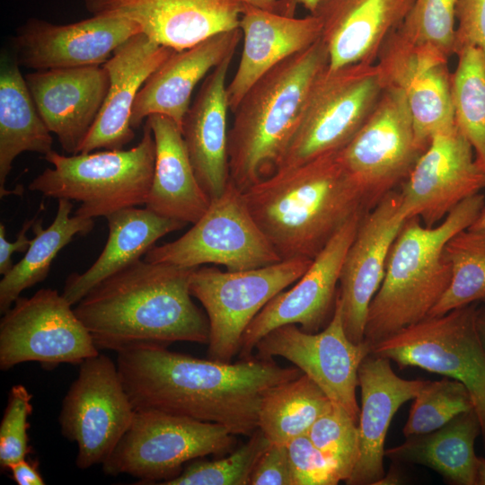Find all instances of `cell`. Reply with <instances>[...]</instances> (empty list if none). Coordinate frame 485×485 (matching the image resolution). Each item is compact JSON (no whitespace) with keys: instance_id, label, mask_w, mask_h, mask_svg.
Masks as SVG:
<instances>
[{"instance_id":"1","label":"cell","mask_w":485,"mask_h":485,"mask_svg":"<svg viewBox=\"0 0 485 485\" xmlns=\"http://www.w3.org/2000/svg\"><path fill=\"white\" fill-rule=\"evenodd\" d=\"M118 371L136 410H154L225 427L251 436L262 398L299 377L297 367L251 356L235 363L202 359L145 345L117 352Z\"/></svg>"},{"instance_id":"2","label":"cell","mask_w":485,"mask_h":485,"mask_svg":"<svg viewBox=\"0 0 485 485\" xmlns=\"http://www.w3.org/2000/svg\"><path fill=\"white\" fill-rule=\"evenodd\" d=\"M194 269L139 259L96 284L75 313L99 350L177 341L207 345V314L190 292Z\"/></svg>"},{"instance_id":"3","label":"cell","mask_w":485,"mask_h":485,"mask_svg":"<svg viewBox=\"0 0 485 485\" xmlns=\"http://www.w3.org/2000/svg\"><path fill=\"white\" fill-rule=\"evenodd\" d=\"M338 152L278 170L242 192L282 260H313L348 220L369 211Z\"/></svg>"},{"instance_id":"4","label":"cell","mask_w":485,"mask_h":485,"mask_svg":"<svg viewBox=\"0 0 485 485\" xmlns=\"http://www.w3.org/2000/svg\"><path fill=\"white\" fill-rule=\"evenodd\" d=\"M329 66L320 38L261 76L233 112L230 181L245 191L277 172L313 84Z\"/></svg>"},{"instance_id":"5","label":"cell","mask_w":485,"mask_h":485,"mask_svg":"<svg viewBox=\"0 0 485 485\" xmlns=\"http://www.w3.org/2000/svg\"><path fill=\"white\" fill-rule=\"evenodd\" d=\"M477 193L457 205L435 226L419 216L403 224L389 252L384 280L373 298L364 340L371 346L428 317L452 278L446 242L468 228L484 207Z\"/></svg>"},{"instance_id":"6","label":"cell","mask_w":485,"mask_h":485,"mask_svg":"<svg viewBox=\"0 0 485 485\" xmlns=\"http://www.w3.org/2000/svg\"><path fill=\"white\" fill-rule=\"evenodd\" d=\"M44 158L53 167L32 180L29 190L80 202L75 215L93 219L146 204L154 172L155 144L145 123L140 141L130 149L70 155L52 150Z\"/></svg>"},{"instance_id":"7","label":"cell","mask_w":485,"mask_h":485,"mask_svg":"<svg viewBox=\"0 0 485 485\" xmlns=\"http://www.w3.org/2000/svg\"><path fill=\"white\" fill-rule=\"evenodd\" d=\"M384 88L376 63L328 66L311 87L278 170L343 148L364 124Z\"/></svg>"},{"instance_id":"8","label":"cell","mask_w":485,"mask_h":485,"mask_svg":"<svg viewBox=\"0 0 485 485\" xmlns=\"http://www.w3.org/2000/svg\"><path fill=\"white\" fill-rule=\"evenodd\" d=\"M480 302L428 316L371 348L400 369L419 367L462 383L479 418L485 449V348L477 330Z\"/></svg>"},{"instance_id":"9","label":"cell","mask_w":485,"mask_h":485,"mask_svg":"<svg viewBox=\"0 0 485 485\" xmlns=\"http://www.w3.org/2000/svg\"><path fill=\"white\" fill-rule=\"evenodd\" d=\"M234 444V435L222 425L139 410L101 466L106 475L127 474L139 484H162L177 477L185 463L230 451Z\"/></svg>"},{"instance_id":"10","label":"cell","mask_w":485,"mask_h":485,"mask_svg":"<svg viewBox=\"0 0 485 485\" xmlns=\"http://www.w3.org/2000/svg\"><path fill=\"white\" fill-rule=\"evenodd\" d=\"M313 260L297 258L240 271L199 266L191 273L190 292L209 323L207 357L231 362L254 317L279 292L296 282Z\"/></svg>"},{"instance_id":"11","label":"cell","mask_w":485,"mask_h":485,"mask_svg":"<svg viewBox=\"0 0 485 485\" xmlns=\"http://www.w3.org/2000/svg\"><path fill=\"white\" fill-rule=\"evenodd\" d=\"M144 260L186 268L214 264L230 271L282 260L254 220L242 191L231 181L190 230L172 242L154 245Z\"/></svg>"},{"instance_id":"12","label":"cell","mask_w":485,"mask_h":485,"mask_svg":"<svg viewBox=\"0 0 485 485\" xmlns=\"http://www.w3.org/2000/svg\"><path fill=\"white\" fill-rule=\"evenodd\" d=\"M72 304L57 290L19 296L0 321V369L38 362L45 369L80 365L99 354Z\"/></svg>"},{"instance_id":"13","label":"cell","mask_w":485,"mask_h":485,"mask_svg":"<svg viewBox=\"0 0 485 485\" xmlns=\"http://www.w3.org/2000/svg\"><path fill=\"white\" fill-rule=\"evenodd\" d=\"M135 411L116 362L100 353L83 361L58 416L62 436L77 445L76 467L102 464L129 428Z\"/></svg>"},{"instance_id":"14","label":"cell","mask_w":485,"mask_h":485,"mask_svg":"<svg viewBox=\"0 0 485 485\" xmlns=\"http://www.w3.org/2000/svg\"><path fill=\"white\" fill-rule=\"evenodd\" d=\"M338 153L362 190L368 210L395 190L423 153L402 91L384 86L364 124Z\"/></svg>"},{"instance_id":"15","label":"cell","mask_w":485,"mask_h":485,"mask_svg":"<svg viewBox=\"0 0 485 485\" xmlns=\"http://www.w3.org/2000/svg\"><path fill=\"white\" fill-rule=\"evenodd\" d=\"M255 349L259 357H280L291 362L358 422L357 372L371 346L348 339L338 296L332 317L322 331L312 333L295 324L283 325L261 338Z\"/></svg>"},{"instance_id":"16","label":"cell","mask_w":485,"mask_h":485,"mask_svg":"<svg viewBox=\"0 0 485 485\" xmlns=\"http://www.w3.org/2000/svg\"><path fill=\"white\" fill-rule=\"evenodd\" d=\"M485 188V170L455 123L435 134L401 184L400 211L432 227Z\"/></svg>"},{"instance_id":"17","label":"cell","mask_w":485,"mask_h":485,"mask_svg":"<svg viewBox=\"0 0 485 485\" xmlns=\"http://www.w3.org/2000/svg\"><path fill=\"white\" fill-rule=\"evenodd\" d=\"M365 214L348 220L296 284L276 295L254 317L242 336L241 359L251 357L259 340L278 327L298 324L303 331L313 333L328 324L335 310L341 267Z\"/></svg>"},{"instance_id":"18","label":"cell","mask_w":485,"mask_h":485,"mask_svg":"<svg viewBox=\"0 0 485 485\" xmlns=\"http://www.w3.org/2000/svg\"><path fill=\"white\" fill-rule=\"evenodd\" d=\"M407 219L399 191L385 195L362 217L340 275L338 299L348 339L361 343L369 307L385 275L390 250Z\"/></svg>"},{"instance_id":"19","label":"cell","mask_w":485,"mask_h":485,"mask_svg":"<svg viewBox=\"0 0 485 485\" xmlns=\"http://www.w3.org/2000/svg\"><path fill=\"white\" fill-rule=\"evenodd\" d=\"M448 57L418 47L395 30L376 64L384 86L404 93L418 146L425 150L432 137L454 124Z\"/></svg>"},{"instance_id":"20","label":"cell","mask_w":485,"mask_h":485,"mask_svg":"<svg viewBox=\"0 0 485 485\" xmlns=\"http://www.w3.org/2000/svg\"><path fill=\"white\" fill-rule=\"evenodd\" d=\"M142 32L135 22L93 15L67 24L31 18L13 38L19 65L35 71L101 66L131 37Z\"/></svg>"},{"instance_id":"21","label":"cell","mask_w":485,"mask_h":485,"mask_svg":"<svg viewBox=\"0 0 485 485\" xmlns=\"http://www.w3.org/2000/svg\"><path fill=\"white\" fill-rule=\"evenodd\" d=\"M92 15L135 22L154 41L182 50L217 33L239 28L236 0H84Z\"/></svg>"},{"instance_id":"22","label":"cell","mask_w":485,"mask_h":485,"mask_svg":"<svg viewBox=\"0 0 485 485\" xmlns=\"http://www.w3.org/2000/svg\"><path fill=\"white\" fill-rule=\"evenodd\" d=\"M25 81L38 111L63 150L76 154L104 102L110 78L101 66L39 70Z\"/></svg>"},{"instance_id":"23","label":"cell","mask_w":485,"mask_h":485,"mask_svg":"<svg viewBox=\"0 0 485 485\" xmlns=\"http://www.w3.org/2000/svg\"><path fill=\"white\" fill-rule=\"evenodd\" d=\"M140 32L122 45L102 65L110 84L101 110L79 153L123 149L134 138L132 108L148 77L174 52Z\"/></svg>"},{"instance_id":"24","label":"cell","mask_w":485,"mask_h":485,"mask_svg":"<svg viewBox=\"0 0 485 485\" xmlns=\"http://www.w3.org/2000/svg\"><path fill=\"white\" fill-rule=\"evenodd\" d=\"M414 0H320L313 13L322 22L321 39L329 67L375 63L390 35L410 13Z\"/></svg>"},{"instance_id":"25","label":"cell","mask_w":485,"mask_h":485,"mask_svg":"<svg viewBox=\"0 0 485 485\" xmlns=\"http://www.w3.org/2000/svg\"><path fill=\"white\" fill-rule=\"evenodd\" d=\"M240 28L213 35L175 50L146 81L135 100L130 124L137 128L149 116L172 119L181 129L197 84L226 57L234 56L242 39Z\"/></svg>"},{"instance_id":"26","label":"cell","mask_w":485,"mask_h":485,"mask_svg":"<svg viewBox=\"0 0 485 485\" xmlns=\"http://www.w3.org/2000/svg\"><path fill=\"white\" fill-rule=\"evenodd\" d=\"M361 408L357 422L358 459L345 481L348 485H375L384 473V441L399 408L414 399L427 380H406L392 370L390 359L369 353L357 372Z\"/></svg>"},{"instance_id":"27","label":"cell","mask_w":485,"mask_h":485,"mask_svg":"<svg viewBox=\"0 0 485 485\" xmlns=\"http://www.w3.org/2000/svg\"><path fill=\"white\" fill-rule=\"evenodd\" d=\"M239 28L242 51L235 74L227 85L230 111L266 73L287 57L307 48L322 35L321 19L313 13L288 17L242 4Z\"/></svg>"},{"instance_id":"28","label":"cell","mask_w":485,"mask_h":485,"mask_svg":"<svg viewBox=\"0 0 485 485\" xmlns=\"http://www.w3.org/2000/svg\"><path fill=\"white\" fill-rule=\"evenodd\" d=\"M233 57L205 77L181 127L198 181L211 199L220 196L230 181L226 77Z\"/></svg>"},{"instance_id":"29","label":"cell","mask_w":485,"mask_h":485,"mask_svg":"<svg viewBox=\"0 0 485 485\" xmlns=\"http://www.w3.org/2000/svg\"><path fill=\"white\" fill-rule=\"evenodd\" d=\"M155 144L153 181L146 207L185 225L196 223L211 198L198 181L180 127L170 118L154 114L146 119Z\"/></svg>"},{"instance_id":"30","label":"cell","mask_w":485,"mask_h":485,"mask_svg":"<svg viewBox=\"0 0 485 485\" xmlns=\"http://www.w3.org/2000/svg\"><path fill=\"white\" fill-rule=\"evenodd\" d=\"M109 236L95 262L83 273H72L62 295L75 305L96 284L140 259L165 234L187 225L137 207L118 210L107 217Z\"/></svg>"},{"instance_id":"31","label":"cell","mask_w":485,"mask_h":485,"mask_svg":"<svg viewBox=\"0 0 485 485\" xmlns=\"http://www.w3.org/2000/svg\"><path fill=\"white\" fill-rule=\"evenodd\" d=\"M53 138L40 117L14 56L5 50L0 62V196L14 159L23 152L46 155Z\"/></svg>"},{"instance_id":"32","label":"cell","mask_w":485,"mask_h":485,"mask_svg":"<svg viewBox=\"0 0 485 485\" xmlns=\"http://www.w3.org/2000/svg\"><path fill=\"white\" fill-rule=\"evenodd\" d=\"M479 436L480 420L472 409L436 430L407 436L401 445L385 450V456L395 463L431 468L451 484L476 485L474 444Z\"/></svg>"},{"instance_id":"33","label":"cell","mask_w":485,"mask_h":485,"mask_svg":"<svg viewBox=\"0 0 485 485\" xmlns=\"http://www.w3.org/2000/svg\"><path fill=\"white\" fill-rule=\"evenodd\" d=\"M57 200V214L51 225L44 228L41 219L35 220L31 227L34 237L24 257L13 264L0 281L2 314L10 309L23 290L47 278L54 259L75 234L85 235L93 228V218L70 216L71 200Z\"/></svg>"},{"instance_id":"34","label":"cell","mask_w":485,"mask_h":485,"mask_svg":"<svg viewBox=\"0 0 485 485\" xmlns=\"http://www.w3.org/2000/svg\"><path fill=\"white\" fill-rule=\"evenodd\" d=\"M332 401L306 375L270 389L262 398L259 428L270 443L287 445L307 435Z\"/></svg>"},{"instance_id":"35","label":"cell","mask_w":485,"mask_h":485,"mask_svg":"<svg viewBox=\"0 0 485 485\" xmlns=\"http://www.w3.org/2000/svg\"><path fill=\"white\" fill-rule=\"evenodd\" d=\"M451 75L454 123L472 145L485 170V58L475 47H464Z\"/></svg>"},{"instance_id":"36","label":"cell","mask_w":485,"mask_h":485,"mask_svg":"<svg viewBox=\"0 0 485 485\" xmlns=\"http://www.w3.org/2000/svg\"><path fill=\"white\" fill-rule=\"evenodd\" d=\"M445 257L452 271L450 284L428 316L485 301V229L466 228L445 244Z\"/></svg>"},{"instance_id":"37","label":"cell","mask_w":485,"mask_h":485,"mask_svg":"<svg viewBox=\"0 0 485 485\" xmlns=\"http://www.w3.org/2000/svg\"><path fill=\"white\" fill-rule=\"evenodd\" d=\"M473 409L469 392L454 379L428 381L414 398L404 436L420 435L436 430L457 415Z\"/></svg>"},{"instance_id":"38","label":"cell","mask_w":485,"mask_h":485,"mask_svg":"<svg viewBox=\"0 0 485 485\" xmlns=\"http://www.w3.org/2000/svg\"><path fill=\"white\" fill-rule=\"evenodd\" d=\"M270 442L258 428L230 455L215 461H194L161 485H249L254 465Z\"/></svg>"},{"instance_id":"39","label":"cell","mask_w":485,"mask_h":485,"mask_svg":"<svg viewBox=\"0 0 485 485\" xmlns=\"http://www.w3.org/2000/svg\"><path fill=\"white\" fill-rule=\"evenodd\" d=\"M458 0H414L398 31L414 45L446 57L454 54Z\"/></svg>"},{"instance_id":"40","label":"cell","mask_w":485,"mask_h":485,"mask_svg":"<svg viewBox=\"0 0 485 485\" xmlns=\"http://www.w3.org/2000/svg\"><path fill=\"white\" fill-rule=\"evenodd\" d=\"M307 436L336 463L346 481L358 459L357 423L341 406L332 402L312 425Z\"/></svg>"},{"instance_id":"41","label":"cell","mask_w":485,"mask_h":485,"mask_svg":"<svg viewBox=\"0 0 485 485\" xmlns=\"http://www.w3.org/2000/svg\"><path fill=\"white\" fill-rule=\"evenodd\" d=\"M32 395L25 386L13 385L8 395L0 423V465L4 470L27 458L31 451L28 445V418L31 414Z\"/></svg>"},{"instance_id":"42","label":"cell","mask_w":485,"mask_h":485,"mask_svg":"<svg viewBox=\"0 0 485 485\" xmlns=\"http://www.w3.org/2000/svg\"><path fill=\"white\" fill-rule=\"evenodd\" d=\"M293 485H336L343 481L336 463L318 449L307 435L287 444Z\"/></svg>"},{"instance_id":"43","label":"cell","mask_w":485,"mask_h":485,"mask_svg":"<svg viewBox=\"0 0 485 485\" xmlns=\"http://www.w3.org/2000/svg\"><path fill=\"white\" fill-rule=\"evenodd\" d=\"M454 54L464 47L479 48L485 58V0H458Z\"/></svg>"},{"instance_id":"44","label":"cell","mask_w":485,"mask_h":485,"mask_svg":"<svg viewBox=\"0 0 485 485\" xmlns=\"http://www.w3.org/2000/svg\"><path fill=\"white\" fill-rule=\"evenodd\" d=\"M249 485H293L287 445H269L254 465Z\"/></svg>"},{"instance_id":"45","label":"cell","mask_w":485,"mask_h":485,"mask_svg":"<svg viewBox=\"0 0 485 485\" xmlns=\"http://www.w3.org/2000/svg\"><path fill=\"white\" fill-rule=\"evenodd\" d=\"M36 218L26 220L19 231L14 242H9L5 236V227L0 224V274L5 275L13 266L12 256L14 252H26L31 240L27 232L32 227Z\"/></svg>"},{"instance_id":"46","label":"cell","mask_w":485,"mask_h":485,"mask_svg":"<svg viewBox=\"0 0 485 485\" xmlns=\"http://www.w3.org/2000/svg\"><path fill=\"white\" fill-rule=\"evenodd\" d=\"M12 479L18 485H43L44 480L38 470V463L31 460H22L9 467Z\"/></svg>"},{"instance_id":"47","label":"cell","mask_w":485,"mask_h":485,"mask_svg":"<svg viewBox=\"0 0 485 485\" xmlns=\"http://www.w3.org/2000/svg\"><path fill=\"white\" fill-rule=\"evenodd\" d=\"M320 0H278L276 12L285 16L294 17L296 8L301 5L313 13Z\"/></svg>"},{"instance_id":"48","label":"cell","mask_w":485,"mask_h":485,"mask_svg":"<svg viewBox=\"0 0 485 485\" xmlns=\"http://www.w3.org/2000/svg\"><path fill=\"white\" fill-rule=\"evenodd\" d=\"M241 4H248L266 11L276 12L278 0H236Z\"/></svg>"},{"instance_id":"49","label":"cell","mask_w":485,"mask_h":485,"mask_svg":"<svg viewBox=\"0 0 485 485\" xmlns=\"http://www.w3.org/2000/svg\"><path fill=\"white\" fill-rule=\"evenodd\" d=\"M476 323L480 339L485 348V305L479 306Z\"/></svg>"},{"instance_id":"50","label":"cell","mask_w":485,"mask_h":485,"mask_svg":"<svg viewBox=\"0 0 485 485\" xmlns=\"http://www.w3.org/2000/svg\"><path fill=\"white\" fill-rule=\"evenodd\" d=\"M400 481H401L400 473L394 469H392L388 472V474H384V477L381 480H379L376 484H397V483H400Z\"/></svg>"},{"instance_id":"51","label":"cell","mask_w":485,"mask_h":485,"mask_svg":"<svg viewBox=\"0 0 485 485\" xmlns=\"http://www.w3.org/2000/svg\"><path fill=\"white\" fill-rule=\"evenodd\" d=\"M476 485H485V458L478 456Z\"/></svg>"},{"instance_id":"52","label":"cell","mask_w":485,"mask_h":485,"mask_svg":"<svg viewBox=\"0 0 485 485\" xmlns=\"http://www.w3.org/2000/svg\"><path fill=\"white\" fill-rule=\"evenodd\" d=\"M470 229H485V205L480 212L477 218L468 227Z\"/></svg>"}]
</instances>
